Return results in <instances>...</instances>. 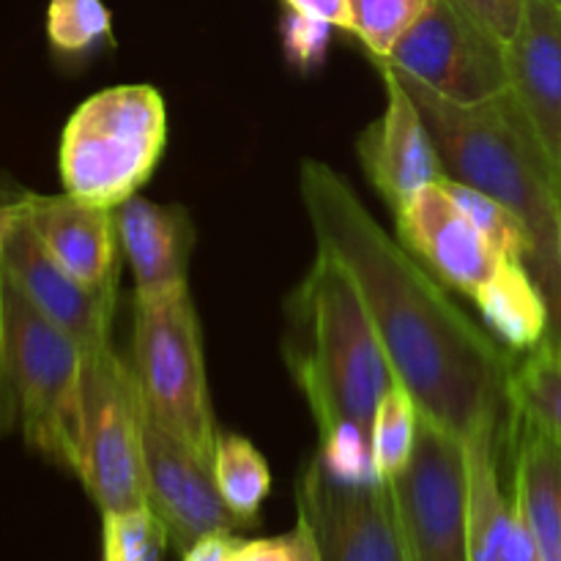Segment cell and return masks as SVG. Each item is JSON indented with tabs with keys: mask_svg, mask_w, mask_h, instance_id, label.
I'll use <instances>...</instances> for the list:
<instances>
[{
	"mask_svg": "<svg viewBox=\"0 0 561 561\" xmlns=\"http://www.w3.org/2000/svg\"><path fill=\"white\" fill-rule=\"evenodd\" d=\"M142 458L148 507L168 526L170 542L181 553L208 535L244 529V520L219 493L214 466L148 414L142 420Z\"/></svg>",
	"mask_w": 561,
	"mask_h": 561,
	"instance_id": "12",
	"label": "cell"
},
{
	"mask_svg": "<svg viewBox=\"0 0 561 561\" xmlns=\"http://www.w3.org/2000/svg\"><path fill=\"white\" fill-rule=\"evenodd\" d=\"M47 38L60 58H80L113 38V16L102 0H49Z\"/></svg>",
	"mask_w": 561,
	"mask_h": 561,
	"instance_id": "22",
	"label": "cell"
},
{
	"mask_svg": "<svg viewBox=\"0 0 561 561\" xmlns=\"http://www.w3.org/2000/svg\"><path fill=\"white\" fill-rule=\"evenodd\" d=\"M329 38H332V25L288 9L283 20V49L288 60L301 69L321 64L329 49Z\"/></svg>",
	"mask_w": 561,
	"mask_h": 561,
	"instance_id": "29",
	"label": "cell"
},
{
	"mask_svg": "<svg viewBox=\"0 0 561 561\" xmlns=\"http://www.w3.org/2000/svg\"><path fill=\"white\" fill-rule=\"evenodd\" d=\"M540 285L542 296H546L548 316H551V329L548 334H557L561 337V268H551V272H537L531 274Z\"/></svg>",
	"mask_w": 561,
	"mask_h": 561,
	"instance_id": "33",
	"label": "cell"
},
{
	"mask_svg": "<svg viewBox=\"0 0 561 561\" xmlns=\"http://www.w3.org/2000/svg\"><path fill=\"white\" fill-rule=\"evenodd\" d=\"M283 359L321 438L359 431L373 442L376 409L398 378L354 279L327 252L285 299Z\"/></svg>",
	"mask_w": 561,
	"mask_h": 561,
	"instance_id": "3",
	"label": "cell"
},
{
	"mask_svg": "<svg viewBox=\"0 0 561 561\" xmlns=\"http://www.w3.org/2000/svg\"><path fill=\"white\" fill-rule=\"evenodd\" d=\"M214 477L222 493L225 504L252 526L257 520L263 499L272 488V474L263 455L241 436H219L217 458H214Z\"/></svg>",
	"mask_w": 561,
	"mask_h": 561,
	"instance_id": "21",
	"label": "cell"
},
{
	"mask_svg": "<svg viewBox=\"0 0 561 561\" xmlns=\"http://www.w3.org/2000/svg\"><path fill=\"white\" fill-rule=\"evenodd\" d=\"M16 201L27 225L71 277L91 288L118 285L121 241L115 208L91 206L69 192L42 195L22 186Z\"/></svg>",
	"mask_w": 561,
	"mask_h": 561,
	"instance_id": "15",
	"label": "cell"
},
{
	"mask_svg": "<svg viewBox=\"0 0 561 561\" xmlns=\"http://www.w3.org/2000/svg\"><path fill=\"white\" fill-rule=\"evenodd\" d=\"M416 416L420 409L400 383H394L378 403L373 420V458L381 480H389L409 463L416 436Z\"/></svg>",
	"mask_w": 561,
	"mask_h": 561,
	"instance_id": "23",
	"label": "cell"
},
{
	"mask_svg": "<svg viewBox=\"0 0 561 561\" xmlns=\"http://www.w3.org/2000/svg\"><path fill=\"white\" fill-rule=\"evenodd\" d=\"M387 88V107L359 135L356 151L367 181L394 214L403 211L425 186L447 179L433 137L414 99L387 64H378Z\"/></svg>",
	"mask_w": 561,
	"mask_h": 561,
	"instance_id": "14",
	"label": "cell"
},
{
	"mask_svg": "<svg viewBox=\"0 0 561 561\" xmlns=\"http://www.w3.org/2000/svg\"><path fill=\"white\" fill-rule=\"evenodd\" d=\"M233 561H321L318 559L316 540L307 529L305 520L279 537H263V540H239L233 551Z\"/></svg>",
	"mask_w": 561,
	"mask_h": 561,
	"instance_id": "28",
	"label": "cell"
},
{
	"mask_svg": "<svg viewBox=\"0 0 561 561\" xmlns=\"http://www.w3.org/2000/svg\"><path fill=\"white\" fill-rule=\"evenodd\" d=\"M241 537L236 531H219L197 540L190 551L184 553V561H233V551Z\"/></svg>",
	"mask_w": 561,
	"mask_h": 561,
	"instance_id": "32",
	"label": "cell"
},
{
	"mask_svg": "<svg viewBox=\"0 0 561 561\" xmlns=\"http://www.w3.org/2000/svg\"><path fill=\"white\" fill-rule=\"evenodd\" d=\"M513 493L540 561H561V438L526 411L515 433Z\"/></svg>",
	"mask_w": 561,
	"mask_h": 561,
	"instance_id": "18",
	"label": "cell"
},
{
	"mask_svg": "<svg viewBox=\"0 0 561 561\" xmlns=\"http://www.w3.org/2000/svg\"><path fill=\"white\" fill-rule=\"evenodd\" d=\"M296 502L321 561H409L387 480H340L312 458Z\"/></svg>",
	"mask_w": 561,
	"mask_h": 561,
	"instance_id": "11",
	"label": "cell"
},
{
	"mask_svg": "<svg viewBox=\"0 0 561 561\" xmlns=\"http://www.w3.org/2000/svg\"><path fill=\"white\" fill-rule=\"evenodd\" d=\"M507 55L510 88L561 175V0H526Z\"/></svg>",
	"mask_w": 561,
	"mask_h": 561,
	"instance_id": "16",
	"label": "cell"
},
{
	"mask_svg": "<svg viewBox=\"0 0 561 561\" xmlns=\"http://www.w3.org/2000/svg\"><path fill=\"white\" fill-rule=\"evenodd\" d=\"M453 3H458L477 22H482L493 36L510 44L518 33L526 0H453Z\"/></svg>",
	"mask_w": 561,
	"mask_h": 561,
	"instance_id": "30",
	"label": "cell"
},
{
	"mask_svg": "<svg viewBox=\"0 0 561 561\" xmlns=\"http://www.w3.org/2000/svg\"><path fill=\"white\" fill-rule=\"evenodd\" d=\"M463 444L469 469V561H502L513 513V493L504 491L499 466L504 444L491 433H477Z\"/></svg>",
	"mask_w": 561,
	"mask_h": 561,
	"instance_id": "20",
	"label": "cell"
},
{
	"mask_svg": "<svg viewBox=\"0 0 561 561\" xmlns=\"http://www.w3.org/2000/svg\"><path fill=\"white\" fill-rule=\"evenodd\" d=\"M394 75L414 99L447 179L496 197L524 219L535 239L526 261L531 274L561 268V175L513 88L480 104H455Z\"/></svg>",
	"mask_w": 561,
	"mask_h": 561,
	"instance_id": "2",
	"label": "cell"
},
{
	"mask_svg": "<svg viewBox=\"0 0 561 561\" xmlns=\"http://www.w3.org/2000/svg\"><path fill=\"white\" fill-rule=\"evenodd\" d=\"M480 310L488 332L513 356L529 354L551 329L546 296L531 277L529 266L518 257L504 263L502 272L471 299Z\"/></svg>",
	"mask_w": 561,
	"mask_h": 561,
	"instance_id": "19",
	"label": "cell"
},
{
	"mask_svg": "<svg viewBox=\"0 0 561 561\" xmlns=\"http://www.w3.org/2000/svg\"><path fill=\"white\" fill-rule=\"evenodd\" d=\"M444 186L453 195V201L463 208L466 217L488 236L493 247H499L507 257H518L524 263L529 261L531 252H535V239H531L529 228L513 208H507L496 197L485 195V192L458 184V181L444 179Z\"/></svg>",
	"mask_w": 561,
	"mask_h": 561,
	"instance_id": "25",
	"label": "cell"
},
{
	"mask_svg": "<svg viewBox=\"0 0 561 561\" xmlns=\"http://www.w3.org/2000/svg\"><path fill=\"white\" fill-rule=\"evenodd\" d=\"M427 3L431 0H348L354 36L365 42L376 60H383L420 20Z\"/></svg>",
	"mask_w": 561,
	"mask_h": 561,
	"instance_id": "27",
	"label": "cell"
},
{
	"mask_svg": "<svg viewBox=\"0 0 561 561\" xmlns=\"http://www.w3.org/2000/svg\"><path fill=\"white\" fill-rule=\"evenodd\" d=\"M131 373L146 414L214 466L219 433L190 285L168 294L135 296Z\"/></svg>",
	"mask_w": 561,
	"mask_h": 561,
	"instance_id": "6",
	"label": "cell"
},
{
	"mask_svg": "<svg viewBox=\"0 0 561 561\" xmlns=\"http://www.w3.org/2000/svg\"><path fill=\"white\" fill-rule=\"evenodd\" d=\"M16 192L20 184L0 175V274L9 277V283H14L49 321L71 334L85 354L113 345L110 329L118 285L91 288L71 277L27 225Z\"/></svg>",
	"mask_w": 561,
	"mask_h": 561,
	"instance_id": "10",
	"label": "cell"
},
{
	"mask_svg": "<svg viewBox=\"0 0 561 561\" xmlns=\"http://www.w3.org/2000/svg\"><path fill=\"white\" fill-rule=\"evenodd\" d=\"M559 250H561V228H559Z\"/></svg>",
	"mask_w": 561,
	"mask_h": 561,
	"instance_id": "35",
	"label": "cell"
},
{
	"mask_svg": "<svg viewBox=\"0 0 561 561\" xmlns=\"http://www.w3.org/2000/svg\"><path fill=\"white\" fill-rule=\"evenodd\" d=\"M542 345H546L548 354H551L553 359H557L561 365V337H557V334H548V337L542 340Z\"/></svg>",
	"mask_w": 561,
	"mask_h": 561,
	"instance_id": "34",
	"label": "cell"
},
{
	"mask_svg": "<svg viewBox=\"0 0 561 561\" xmlns=\"http://www.w3.org/2000/svg\"><path fill=\"white\" fill-rule=\"evenodd\" d=\"M290 11L296 14L312 16L327 25L340 27V31L354 33V20H351V5L348 0H285Z\"/></svg>",
	"mask_w": 561,
	"mask_h": 561,
	"instance_id": "31",
	"label": "cell"
},
{
	"mask_svg": "<svg viewBox=\"0 0 561 561\" xmlns=\"http://www.w3.org/2000/svg\"><path fill=\"white\" fill-rule=\"evenodd\" d=\"M85 351L0 274V438L75 471Z\"/></svg>",
	"mask_w": 561,
	"mask_h": 561,
	"instance_id": "4",
	"label": "cell"
},
{
	"mask_svg": "<svg viewBox=\"0 0 561 561\" xmlns=\"http://www.w3.org/2000/svg\"><path fill=\"white\" fill-rule=\"evenodd\" d=\"M142 420L146 409L131 367L113 345L88 351L71 474L80 477L102 515L148 507Z\"/></svg>",
	"mask_w": 561,
	"mask_h": 561,
	"instance_id": "7",
	"label": "cell"
},
{
	"mask_svg": "<svg viewBox=\"0 0 561 561\" xmlns=\"http://www.w3.org/2000/svg\"><path fill=\"white\" fill-rule=\"evenodd\" d=\"M513 392L520 411L561 438V365L542 343L529 354L515 356Z\"/></svg>",
	"mask_w": 561,
	"mask_h": 561,
	"instance_id": "24",
	"label": "cell"
},
{
	"mask_svg": "<svg viewBox=\"0 0 561 561\" xmlns=\"http://www.w3.org/2000/svg\"><path fill=\"white\" fill-rule=\"evenodd\" d=\"M168 142L157 88L115 85L88 96L66 121L58 168L64 190L91 206L118 208L153 175Z\"/></svg>",
	"mask_w": 561,
	"mask_h": 561,
	"instance_id": "5",
	"label": "cell"
},
{
	"mask_svg": "<svg viewBox=\"0 0 561 561\" xmlns=\"http://www.w3.org/2000/svg\"><path fill=\"white\" fill-rule=\"evenodd\" d=\"M409 561H469V469L455 433L416 416L411 458L387 480Z\"/></svg>",
	"mask_w": 561,
	"mask_h": 561,
	"instance_id": "8",
	"label": "cell"
},
{
	"mask_svg": "<svg viewBox=\"0 0 561 561\" xmlns=\"http://www.w3.org/2000/svg\"><path fill=\"white\" fill-rule=\"evenodd\" d=\"M121 252L135 274V296L186 288L195 225L181 206H162L140 192L115 208Z\"/></svg>",
	"mask_w": 561,
	"mask_h": 561,
	"instance_id": "17",
	"label": "cell"
},
{
	"mask_svg": "<svg viewBox=\"0 0 561 561\" xmlns=\"http://www.w3.org/2000/svg\"><path fill=\"white\" fill-rule=\"evenodd\" d=\"M301 201L318 252L354 279L383 356L420 414L466 442L491 433L515 444V356L480 329L444 285L394 241L329 164H301Z\"/></svg>",
	"mask_w": 561,
	"mask_h": 561,
	"instance_id": "1",
	"label": "cell"
},
{
	"mask_svg": "<svg viewBox=\"0 0 561 561\" xmlns=\"http://www.w3.org/2000/svg\"><path fill=\"white\" fill-rule=\"evenodd\" d=\"M170 535L151 507L102 515V561H162Z\"/></svg>",
	"mask_w": 561,
	"mask_h": 561,
	"instance_id": "26",
	"label": "cell"
},
{
	"mask_svg": "<svg viewBox=\"0 0 561 561\" xmlns=\"http://www.w3.org/2000/svg\"><path fill=\"white\" fill-rule=\"evenodd\" d=\"M455 104H480L510 91L507 44L453 0H431L381 60Z\"/></svg>",
	"mask_w": 561,
	"mask_h": 561,
	"instance_id": "9",
	"label": "cell"
},
{
	"mask_svg": "<svg viewBox=\"0 0 561 561\" xmlns=\"http://www.w3.org/2000/svg\"><path fill=\"white\" fill-rule=\"evenodd\" d=\"M398 219V241L447 288L474 299L513 257L504 255L453 201L444 179L425 186Z\"/></svg>",
	"mask_w": 561,
	"mask_h": 561,
	"instance_id": "13",
	"label": "cell"
}]
</instances>
